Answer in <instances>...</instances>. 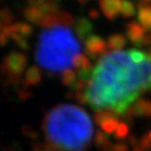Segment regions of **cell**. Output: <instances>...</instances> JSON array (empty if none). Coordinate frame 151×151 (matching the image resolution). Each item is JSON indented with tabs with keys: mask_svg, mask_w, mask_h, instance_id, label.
<instances>
[{
	"mask_svg": "<svg viewBox=\"0 0 151 151\" xmlns=\"http://www.w3.org/2000/svg\"><path fill=\"white\" fill-rule=\"evenodd\" d=\"M151 91V55L139 48L114 49L92 68L85 102L96 111L124 113Z\"/></svg>",
	"mask_w": 151,
	"mask_h": 151,
	"instance_id": "6da1fadb",
	"label": "cell"
},
{
	"mask_svg": "<svg viewBox=\"0 0 151 151\" xmlns=\"http://www.w3.org/2000/svg\"><path fill=\"white\" fill-rule=\"evenodd\" d=\"M46 138L60 151H82L91 142L93 123L90 115L73 104H60L45 118Z\"/></svg>",
	"mask_w": 151,
	"mask_h": 151,
	"instance_id": "7a4b0ae2",
	"label": "cell"
},
{
	"mask_svg": "<svg viewBox=\"0 0 151 151\" xmlns=\"http://www.w3.org/2000/svg\"><path fill=\"white\" fill-rule=\"evenodd\" d=\"M43 25L36 48L38 65L54 73L68 70L81 56L78 39L67 25L54 19V12L43 18Z\"/></svg>",
	"mask_w": 151,
	"mask_h": 151,
	"instance_id": "3957f363",
	"label": "cell"
}]
</instances>
